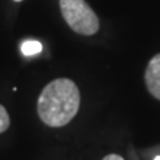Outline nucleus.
I'll list each match as a JSON object with an SVG mask.
<instances>
[{"label":"nucleus","mask_w":160,"mask_h":160,"mask_svg":"<svg viewBox=\"0 0 160 160\" xmlns=\"http://www.w3.org/2000/svg\"><path fill=\"white\" fill-rule=\"evenodd\" d=\"M20 48H22V52L26 56H33V55H38L42 52L43 46L38 40H26V42H23Z\"/></svg>","instance_id":"obj_4"},{"label":"nucleus","mask_w":160,"mask_h":160,"mask_svg":"<svg viewBox=\"0 0 160 160\" xmlns=\"http://www.w3.org/2000/svg\"><path fill=\"white\" fill-rule=\"evenodd\" d=\"M80 107V92L71 79L60 78L48 83L38 99L40 120L49 127H64Z\"/></svg>","instance_id":"obj_1"},{"label":"nucleus","mask_w":160,"mask_h":160,"mask_svg":"<svg viewBox=\"0 0 160 160\" xmlns=\"http://www.w3.org/2000/svg\"><path fill=\"white\" fill-rule=\"evenodd\" d=\"M59 3L63 18L72 31L84 36L99 31V19L86 0H60Z\"/></svg>","instance_id":"obj_2"},{"label":"nucleus","mask_w":160,"mask_h":160,"mask_svg":"<svg viewBox=\"0 0 160 160\" xmlns=\"http://www.w3.org/2000/svg\"><path fill=\"white\" fill-rule=\"evenodd\" d=\"M144 80L148 92L160 100V53H156L149 60L144 73Z\"/></svg>","instance_id":"obj_3"},{"label":"nucleus","mask_w":160,"mask_h":160,"mask_svg":"<svg viewBox=\"0 0 160 160\" xmlns=\"http://www.w3.org/2000/svg\"><path fill=\"white\" fill-rule=\"evenodd\" d=\"M15 2H20V0H15Z\"/></svg>","instance_id":"obj_8"},{"label":"nucleus","mask_w":160,"mask_h":160,"mask_svg":"<svg viewBox=\"0 0 160 160\" xmlns=\"http://www.w3.org/2000/svg\"><path fill=\"white\" fill-rule=\"evenodd\" d=\"M153 160H160V155H159V156H156V158H155Z\"/></svg>","instance_id":"obj_7"},{"label":"nucleus","mask_w":160,"mask_h":160,"mask_svg":"<svg viewBox=\"0 0 160 160\" xmlns=\"http://www.w3.org/2000/svg\"><path fill=\"white\" fill-rule=\"evenodd\" d=\"M103 160H124L120 155H116V153H111V155H107L106 158H104Z\"/></svg>","instance_id":"obj_6"},{"label":"nucleus","mask_w":160,"mask_h":160,"mask_svg":"<svg viewBox=\"0 0 160 160\" xmlns=\"http://www.w3.org/2000/svg\"><path fill=\"white\" fill-rule=\"evenodd\" d=\"M8 127H9V115L7 109L0 104V133L7 131Z\"/></svg>","instance_id":"obj_5"}]
</instances>
